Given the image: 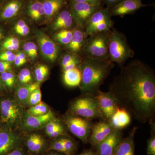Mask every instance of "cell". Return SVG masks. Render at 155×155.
<instances>
[{
	"instance_id": "53",
	"label": "cell",
	"mask_w": 155,
	"mask_h": 155,
	"mask_svg": "<svg viewBox=\"0 0 155 155\" xmlns=\"http://www.w3.org/2000/svg\"><path fill=\"white\" fill-rule=\"evenodd\" d=\"M40 1H41V0H40Z\"/></svg>"
},
{
	"instance_id": "10",
	"label": "cell",
	"mask_w": 155,
	"mask_h": 155,
	"mask_svg": "<svg viewBox=\"0 0 155 155\" xmlns=\"http://www.w3.org/2000/svg\"><path fill=\"white\" fill-rule=\"evenodd\" d=\"M99 110L100 118L108 121L118 107L113 94L109 92H103L100 90L95 93Z\"/></svg>"
},
{
	"instance_id": "25",
	"label": "cell",
	"mask_w": 155,
	"mask_h": 155,
	"mask_svg": "<svg viewBox=\"0 0 155 155\" xmlns=\"http://www.w3.org/2000/svg\"><path fill=\"white\" fill-rule=\"evenodd\" d=\"M40 87V83H30L17 89V95L19 102L23 106L28 104V98L32 92Z\"/></svg>"
},
{
	"instance_id": "16",
	"label": "cell",
	"mask_w": 155,
	"mask_h": 155,
	"mask_svg": "<svg viewBox=\"0 0 155 155\" xmlns=\"http://www.w3.org/2000/svg\"><path fill=\"white\" fill-rule=\"evenodd\" d=\"M19 142L17 135L7 127L0 128V155H5L12 150Z\"/></svg>"
},
{
	"instance_id": "19",
	"label": "cell",
	"mask_w": 155,
	"mask_h": 155,
	"mask_svg": "<svg viewBox=\"0 0 155 155\" xmlns=\"http://www.w3.org/2000/svg\"><path fill=\"white\" fill-rule=\"evenodd\" d=\"M108 122L115 130H122L130 125L131 116L124 108L118 107Z\"/></svg>"
},
{
	"instance_id": "28",
	"label": "cell",
	"mask_w": 155,
	"mask_h": 155,
	"mask_svg": "<svg viewBox=\"0 0 155 155\" xmlns=\"http://www.w3.org/2000/svg\"><path fill=\"white\" fill-rule=\"evenodd\" d=\"M20 41L15 37H9L5 39L2 44V49L5 51H17L19 48Z\"/></svg>"
},
{
	"instance_id": "31",
	"label": "cell",
	"mask_w": 155,
	"mask_h": 155,
	"mask_svg": "<svg viewBox=\"0 0 155 155\" xmlns=\"http://www.w3.org/2000/svg\"><path fill=\"white\" fill-rule=\"evenodd\" d=\"M49 73V68L47 66L44 64H39L35 68V75L37 81L40 83L45 80Z\"/></svg>"
},
{
	"instance_id": "20",
	"label": "cell",
	"mask_w": 155,
	"mask_h": 155,
	"mask_svg": "<svg viewBox=\"0 0 155 155\" xmlns=\"http://www.w3.org/2000/svg\"><path fill=\"white\" fill-rule=\"evenodd\" d=\"M137 128L134 127L127 137L122 139L113 155H134V136Z\"/></svg>"
},
{
	"instance_id": "17",
	"label": "cell",
	"mask_w": 155,
	"mask_h": 155,
	"mask_svg": "<svg viewBox=\"0 0 155 155\" xmlns=\"http://www.w3.org/2000/svg\"><path fill=\"white\" fill-rule=\"evenodd\" d=\"M87 38L83 28L76 26L73 30L71 41L65 46L66 49L69 52L81 56Z\"/></svg>"
},
{
	"instance_id": "9",
	"label": "cell",
	"mask_w": 155,
	"mask_h": 155,
	"mask_svg": "<svg viewBox=\"0 0 155 155\" xmlns=\"http://www.w3.org/2000/svg\"><path fill=\"white\" fill-rule=\"evenodd\" d=\"M21 116V110L14 100L4 98L0 100V121L8 125H14Z\"/></svg>"
},
{
	"instance_id": "26",
	"label": "cell",
	"mask_w": 155,
	"mask_h": 155,
	"mask_svg": "<svg viewBox=\"0 0 155 155\" xmlns=\"http://www.w3.org/2000/svg\"><path fill=\"white\" fill-rule=\"evenodd\" d=\"M44 139L40 135L33 134L28 137L26 145L31 151L38 153L42 150L45 146Z\"/></svg>"
},
{
	"instance_id": "36",
	"label": "cell",
	"mask_w": 155,
	"mask_h": 155,
	"mask_svg": "<svg viewBox=\"0 0 155 155\" xmlns=\"http://www.w3.org/2000/svg\"><path fill=\"white\" fill-rule=\"evenodd\" d=\"M152 134L147 140V154L148 155H155V133L154 123L153 125Z\"/></svg>"
},
{
	"instance_id": "15",
	"label": "cell",
	"mask_w": 155,
	"mask_h": 155,
	"mask_svg": "<svg viewBox=\"0 0 155 155\" xmlns=\"http://www.w3.org/2000/svg\"><path fill=\"white\" fill-rule=\"evenodd\" d=\"M23 0H8L0 7V20L8 21L17 17L22 11Z\"/></svg>"
},
{
	"instance_id": "43",
	"label": "cell",
	"mask_w": 155,
	"mask_h": 155,
	"mask_svg": "<svg viewBox=\"0 0 155 155\" xmlns=\"http://www.w3.org/2000/svg\"><path fill=\"white\" fill-rule=\"evenodd\" d=\"M30 32V28L28 25H26L23 28L17 31L16 33L20 36H27Z\"/></svg>"
},
{
	"instance_id": "29",
	"label": "cell",
	"mask_w": 155,
	"mask_h": 155,
	"mask_svg": "<svg viewBox=\"0 0 155 155\" xmlns=\"http://www.w3.org/2000/svg\"><path fill=\"white\" fill-rule=\"evenodd\" d=\"M48 111V107L47 105L45 103L41 102L28 109L27 114L32 116H41L47 114Z\"/></svg>"
},
{
	"instance_id": "35",
	"label": "cell",
	"mask_w": 155,
	"mask_h": 155,
	"mask_svg": "<svg viewBox=\"0 0 155 155\" xmlns=\"http://www.w3.org/2000/svg\"><path fill=\"white\" fill-rule=\"evenodd\" d=\"M82 59L81 56L77 55L72 53L69 52L64 54L61 61V66L62 68L67 66L71 62Z\"/></svg>"
},
{
	"instance_id": "8",
	"label": "cell",
	"mask_w": 155,
	"mask_h": 155,
	"mask_svg": "<svg viewBox=\"0 0 155 155\" xmlns=\"http://www.w3.org/2000/svg\"><path fill=\"white\" fill-rule=\"evenodd\" d=\"M101 8V5H90L71 1L69 11L77 26L84 30L91 16Z\"/></svg>"
},
{
	"instance_id": "22",
	"label": "cell",
	"mask_w": 155,
	"mask_h": 155,
	"mask_svg": "<svg viewBox=\"0 0 155 155\" xmlns=\"http://www.w3.org/2000/svg\"><path fill=\"white\" fill-rule=\"evenodd\" d=\"M45 19L51 21L67 4L66 0H43Z\"/></svg>"
},
{
	"instance_id": "5",
	"label": "cell",
	"mask_w": 155,
	"mask_h": 155,
	"mask_svg": "<svg viewBox=\"0 0 155 155\" xmlns=\"http://www.w3.org/2000/svg\"><path fill=\"white\" fill-rule=\"evenodd\" d=\"M71 114L91 121L100 118L95 94L85 93L70 104Z\"/></svg>"
},
{
	"instance_id": "23",
	"label": "cell",
	"mask_w": 155,
	"mask_h": 155,
	"mask_svg": "<svg viewBox=\"0 0 155 155\" xmlns=\"http://www.w3.org/2000/svg\"><path fill=\"white\" fill-rule=\"evenodd\" d=\"M27 15L35 22L45 19V13L42 2L40 0H30L26 9Z\"/></svg>"
},
{
	"instance_id": "3",
	"label": "cell",
	"mask_w": 155,
	"mask_h": 155,
	"mask_svg": "<svg viewBox=\"0 0 155 155\" xmlns=\"http://www.w3.org/2000/svg\"><path fill=\"white\" fill-rule=\"evenodd\" d=\"M108 54L111 62L121 67L127 60L134 56V51L128 44L125 35L114 28L111 29L109 38Z\"/></svg>"
},
{
	"instance_id": "45",
	"label": "cell",
	"mask_w": 155,
	"mask_h": 155,
	"mask_svg": "<svg viewBox=\"0 0 155 155\" xmlns=\"http://www.w3.org/2000/svg\"><path fill=\"white\" fill-rule=\"evenodd\" d=\"M123 0H102V2L103 1L107 5L108 8L110 9L119 3L121 2Z\"/></svg>"
},
{
	"instance_id": "1",
	"label": "cell",
	"mask_w": 155,
	"mask_h": 155,
	"mask_svg": "<svg viewBox=\"0 0 155 155\" xmlns=\"http://www.w3.org/2000/svg\"><path fill=\"white\" fill-rule=\"evenodd\" d=\"M109 91L118 107L124 108L141 123L153 122L155 117V75L149 66L138 60L121 67Z\"/></svg>"
},
{
	"instance_id": "42",
	"label": "cell",
	"mask_w": 155,
	"mask_h": 155,
	"mask_svg": "<svg viewBox=\"0 0 155 155\" xmlns=\"http://www.w3.org/2000/svg\"><path fill=\"white\" fill-rule=\"evenodd\" d=\"M76 2L84 3L93 5H101L102 0H71Z\"/></svg>"
},
{
	"instance_id": "38",
	"label": "cell",
	"mask_w": 155,
	"mask_h": 155,
	"mask_svg": "<svg viewBox=\"0 0 155 155\" xmlns=\"http://www.w3.org/2000/svg\"><path fill=\"white\" fill-rule=\"evenodd\" d=\"M63 126V125L59 121L54 119V120L49 122L45 125L46 133L48 135L53 130H55L57 128H59V127Z\"/></svg>"
},
{
	"instance_id": "49",
	"label": "cell",
	"mask_w": 155,
	"mask_h": 155,
	"mask_svg": "<svg viewBox=\"0 0 155 155\" xmlns=\"http://www.w3.org/2000/svg\"><path fill=\"white\" fill-rule=\"evenodd\" d=\"M5 35V31H4L2 28L0 27V43H1V42H2L3 39H4Z\"/></svg>"
},
{
	"instance_id": "46",
	"label": "cell",
	"mask_w": 155,
	"mask_h": 155,
	"mask_svg": "<svg viewBox=\"0 0 155 155\" xmlns=\"http://www.w3.org/2000/svg\"><path fill=\"white\" fill-rule=\"evenodd\" d=\"M14 64L17 67H20L22 65H24V63L21 61V59L19 58V56L17 55V54H16V58L14 61Z\"/></svg>"
},
{
	"instance_id": "44",
	"label": "cell",
	"mask_w": 155,
	"mask_h": 155,
	"mask_svg": "<svg viewBox=\"0 0 155 155\" xmlns=\"http://www.w3.org/2000/svg\"><path fill=\"white\" fill-rule=\"evenodd\" d=\"M27 25L26 22L23 19H20L19 21H17L14 26V30L15 32L18 31L23 28L24 26Z\"/></svg>"
},
{
	"instance_id": "52",
	"label": "cell",
	"mask_w": 155,
	"mask_h": 155,
	"mask_svg": "<svg viewBox=\"0 0 155 155\" xmlns=\"http://www.w3.org/2000/svg\"><path fill=\"white\" fill-rule=\"evenodd\" d=\"M2 1V0H0V2H1V1Z\"/></svg>"
},
{
	"instance_id": "12",
	"label": "cell",
	"mask_w": 155,
	"mask_h": 155,
	"mask_svg": "<svg viewBox=\"0 0 155 155\" xmlns=\"http://www.w3.org/2000/svg\"><path fill=\"white\" fill-rule=\"evenodd\" d=\"M114 130L108 121H100L92 126L88 142L92 146L96 147Z\"/></svg>"
},
{
	"instance_id": "33",
	"label": "cell",
	"mask_w": 155,
	"mask_h": 155,
	"mask_svg": "<svg viewBox=\"0 0 155 155\" xmlns=\"http://www.w3.org/2000/svg\"><path fill=\"white\" fill-rule=\"evenodd\" d=\"M18 78L19 82L23 85L30 84L32 80L30 71L27 68H24L20 71Z\"/></svg>"
},
{
	"instance_id": "4",
	"label": "cell",
	"mask_w": 155,
	"mask_h": 155,
	"mask_svg": "<svg viewBox=\"0 0 155 155\" xmlns=\"http://www.w3.org/2000/svg\"><path fill=\"white\" fill-rule=\"evenodd\" d=\"M111 30L87 37L81 54V58L99 60L109 59L108 45Z\"/></svg>"
},
{
	"instance_id": "39",
	"label": "cell",
	"mask_w": 155,
	"mask_h": 155,
	"mask_svg": "<svg viewBox=\"0 0 155 155\" xmlns=\"http://www.w3.org/2000/svg\"><path fill=\"white\" fill-rule=\"evenodd\" d=\"M16 58V54L11 51H5L0 54V61H7V62H14Z\"/></svg>"
},
{
	"instance_id": "6",
	"label": "cell",
	"mask_w": 155,
	"mask_h": 155,
	"mask_svg": "<svg viewBox=\"0 0 155 155\" xmlns=\"http://www.w3.org/2000/svg\"><path fill=\"white\" fill-rule=\"evenodd\" d=\"M108 8H101L88 20L84 29L87 37L100 32L109 31L113 28L114 22Z\"/></svg>"
},
{
	"instance_id": "13",
	"label": "cell",
	"mask_w": 155,
	"mask_h": 155,
	"mask_svg": "<svg viewBox=\"0 0 155 155\" xmlns=\"http://www.w3.org/2000/svg\"><path fill=\"white\" fill-rule=\"evenodd\" d=\"M122 139L121 130H115L96 147L97 155H113Z\"/></svg>"
},
{
	"instance_id": "40",
	"label": "cell",
	"mask_w": 155,
	"mask_h": 155,
	"mask_svg": "<svg viewBox=\"0 0 155 155\" xmlns=\"http://www.w3.org/2000/svg\"><path fill=\"white\" fill-rule=\"evenodd\" d=\"M50 150L57 151L58 152L63 153L66 155V151L64 149V146H63L61 139L54 142L50 146Z\"/></svg>"
},
{
	"instance_id": "51",
	"label": "cell",
	"mask_w": 155,
	"mask_h": 155,
	"mask_svg": "<svg viewBox=\"0 0 155 155\" xmlns=\"http://www.w3.org/2000/svg\"><path fill=\"white\" fill-rule=\"evenodd\" d=\"M49 155H61L59 154H58V153H52V154H50Z\"/></svg>"
},
{
	"instance_id": "30",
	"label": "cell",
	"mask_w": 155,
	"mask_h": 155,
	"mask_svg": "<svg viewBox=\"0 0 155 155\" xmlns=\"http://www.w3.org/2000/svg\"><path fill=\"white\" fill-rule=\"evenodd\" d=\"M24 52L31 59L37 58L38 55V47L33 42H27L23 45Z\"/></svg>"
},
{
	"instance_id": "47",
	"label": "cell",
	"mask_w": 155,
	"mask_h": 155,
	"mask_svg": "<svg viewBox=\"0 0 155 155\" xmlns=\"http://www.w3.org/2000/svg\"><path fill=\"white\" fill-rule=\"evenodd\" d=\"M79 155H97V154L91 150H87L84 151Z\"/></svg>"
},
{
	"instance_id": "21",
	"label": "cell",
	"mask_w": 155,
	"mask_h": 155,
	"mask_svg": "<svg viewBox=\"0 0 155 155\" xmlns=\"http://www.w3.org/2000/svg\"><path fill=\"white\" fill-rule=\"evenodd\" d=\"M74 23L75 22L70 11L64 10L60 11L54 17L52 24L53 29L56 31L62 29H72Z\"/></svg>"
},
{
	"instance_id": "11",
	"label": "cell",
	"mask_w": 155,
	"mask_h": 155,
	"mask_svg": "<svg viewBox=\"0 0 155 155\" xmlns=\"http://www.w3.org/2000/svg\"><path fill=\"white\" fill-rule=\"evenodd\" d=\"M36 37L40 50L44 58L51 63L55 62L58 59L60 52L58 45L41 31H37Z\"/></svg>"
},
{
	"instance_id": "48",
	"label": "cell",
	"mask_w": 155,
	"mask_h": 155,
	"mask_svg": "<svg viewBox=\"0 0 155 155\" xmlns=\"http://www.w3.org/2000/svg\"><path fill=\"white\" fill-rule=\"evenodd\" d=\"M5 155H23V153L21 151L17 150L12 151Z\"/></svg>"
},
{
	"instance_id": "24",
	"label": "cell",
	"mask_w": 155,
	"mask_h": 155,
	"mask_svg": "<svg viewBox=\"0 0 155 155\" xmlns=\"http://www.w3.org/2000/svg\"><path fill=\"white\" fill-rule=\"evenodd\" d=\"M63 72V81L65 85L69 87L79 86L81 80V73L78 66Z\"/></svg>"
},
{
	"instance_id": "34",
	"label": "cell",
	"mask_w": 155,
	"mask_h": 155,
	"mask_svg": "<svg viewBox=\"0 0 155 155\" xmlns=\"http://www.w3.org/2000/svg\"><path fill=\"white\" fill-rule=\"evenodd\" d=\"M41 92L39 87L31 93L28 98V104L31 106L35 105L41 102Z\"/></svg>"
},
{
	"instance_id": "37",
	"label": "cell",
	"mask_w": 155,
	"mask_h": 155,
	"mask_svg": "<svg viewBox=\"0 0 155 155\" xmlns=\"http://www.w3.org/2000/svg\"><path fill=\"white\" fill-rule=\"evenodd\" d=\"M61 140L66 151V155H71L75 149L74 143L68 138H62Z\"/></svg>"
},
{
	"instance_id": "32",
	"label": "cell",
	"mask_w": 155,
	"mask_h": 155,
	"mask_svg": "<svg viewBox=\"0 0 155 155\" xmlns=\"http://www.w3.org/2000/svg\"><path fill=\"white\" fill-rule=\"evenodd\" d=\"M0 77L4 85L9 88H11L15 83V76L12 72L7 71L1 73Z\"/></svg>"
},
{
	"instance_id": "18",
	"label": "cell",
	"mask_w": 155,
	"mask_h": 155,
	"mask_svg": "<svg viewBox=\"0 0 155 155\" xmlns=\"http://www.w3.org/2000/svg\"><path fill=\"white\" fill-rule=\"evenodd\" d=\"M54 119V114L51 110L41 116H32L27 114L24 119L23 125L28 130H35L45 126L49 122Z\"/></svg>"
},
{
	"instance_id": "41",
	"label": "cell",
	"mask_w": 155,
	"mask_h": 155,
	"mask_svg": "<svg viewBox=\"0 0 155 155\" xmlns=\"http://www.w3.org/2000/svg\"><path fill=\"white\" fill-rule=\"evenodd\" d=\"M11 63L7 61H0V73L11 70Z\"/></svg>"
},
{
	"instance_id": "7",
	"label": "cell",
	"mask_w": 155,
	"mask_h": 155,
	"mask_svg": "<svg viewBox=\"0 0 155 155\" xmlns=\"http://www.w3.org/2000/svg\"><path fill=\"white\" fill-rule=\"evenodd\" d=\"M64 123L71 133L79 138L84 143L88 142L91 130V121L71 114L66 116Z\"/></svg>"
},
{
	"instance_id": "50",
	"label": "cell",
	"mask_w": 155,
	"mask_h": 155,
	"mask_svg": "<svg viewBox=\"0 0 155 155\" xmlns=\"http://www.w3.org/2000/svg\"><path fill=\"white\" fill-rule=\"evenodd\" d=\"M4 88H5V85H4L3 81H2L1 77H0V92L3 91Z\"/></svg>"
},
{
	"instance_id": "27",
	"label": "cell",
	"mask_w": 155,
	"mask_h": 155,
	"mask_svg": "<svg viewBox=\"0 0 155 155\" xmlns=\"http://www.w3.org/2000/svg\"><path fill=\"white\" fill-rule=\"evenodd\" d=\"M74 29H62L58 31L55 34L54 38L59 44L66 46L71 41Z\"/></svg>"
},
{
	"instance_id": "14",
	"label": "cell",
	"mask_w": 155,
	"mask_h": 155,
	"mask_svg": "<svg viewBox=\"0 0 155 155\" xmlns=\"http://www.w3.org/2000/svg\"><path fill=\"white\" fill-rule=\"evenodd\" d=\"M147 5L143 4L142 0H123L121 2L109 9L111 16H122L134 13Z\"/></svg>"
},
{
	"instance_id": "2",
	"label": "cell",
	"mask_w": 155,
	"mask_h": 155,
	"mask_svg": "<svg viewBox=\"0 0 155 155\" xmlns=\"http://www.w3.org/2000/svg\"><path fill=\"white\" fill-rule=\"evenodd\" d=\"M114 63L105 60L82 58L78 67L81 73L79 87L83 93L95 94L110 73Z\"/></svg>"
}]
</instances>
